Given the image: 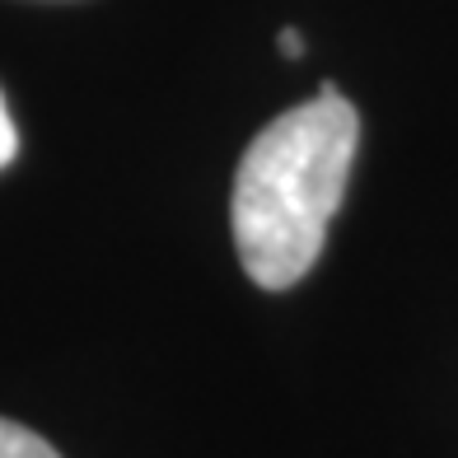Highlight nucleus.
I'll return each mask as SVG.
<instances>
[{
    "mask_svg": "<svg viewBox=\"0 0 458 458\" xmlns=\"http://www.w3.org/2000/svg\"><path fill=\"white\" fill-rule=\"evenodd\" d=\"M360 145V117L323 85L318 98L281 113L239 159L229 229L243 272L262 290H290L318 262L327 225L346 197Z\"/></svg>",
    "mask_w": 458,
    "mask_h": 458,
    "instance_id": "nucleus-1",
    "label": "nucleus"
},
{
    "mask_svg": "<svg viewBox=\"0 0 458 458\" xmlns=\"http://www.w3.org/2000/svg\"><path fill=\"white\" fill-rule=\"evenodd\" d=\"M0 458H61L43 435H33L29 426H14L0 416Z\"/></svg>",
    "mask_w": 458,
    "mask_h": 458,
    "instance_id": "nucleus-2",
    "label": "nucleus"
},
{
    "mask_svg": "<svg viewBox=\"0 0 458 458\" xmlns=\"http://www.w3.org/2000/svg\"><path fill=\"white\" fill-rule=\"evenodd\" d=\"M19 155V131H14V117L5 108V94H0V169Z\"/></svg>",
    "mask_w": 458,
    "mask_h": 458,
    "instance_id": "nucleus-3",
    "label": "nucleus"
},
{
    "mask_svg": "<svg viewBox=\"0 0 458 458\" xmlns=\"http://www.w3.org/2000/svg\"><path fill=\"white\" fill-rule=\"evenodd\" d=\"M276 47H281L285 56H300V52H304V38H300V29H281V33H276Z\"/></svg>",
    "mask_w": 458,
    "mask_h": 458,
    "instance_id": "nucleus-4",
    "label": "nucleus"
}]
</instances>
